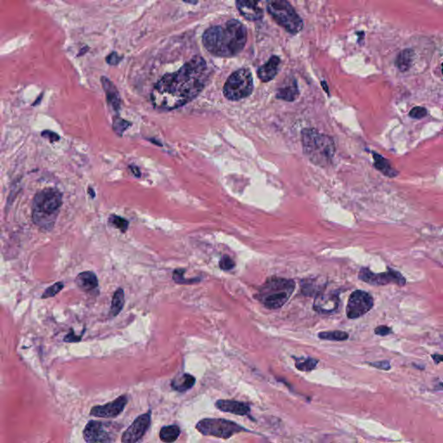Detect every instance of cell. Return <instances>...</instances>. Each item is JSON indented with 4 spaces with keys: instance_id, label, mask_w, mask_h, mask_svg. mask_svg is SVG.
I'll return each mask as SVG.
<instances>
[{
    "instance_id": "1",
    "label": "cell",
    "mask_w": 443,
    "mask_h": 443,
    "mask_svg": "<svg viewBox=\"0 0 443 443\" xmlns=\"http://www.w3.org/2000/svg\"><path fill=\"white\" fill-rule=\"evenodd\" d=\"M209 69L205 59L194 56L173 73L166 74L154 86L151 100L160 110H173L189 103L202 92Z\"/></svg>"
},
{
    "instance_id": "2",
    "label": "cell",
    "mask_w": 443,
    "mask_h": 443,
    "mask_svg": "<svg viewBox=\"0 0 443 443\" xmlns=\"http://www.w3.org/2000/svg\"><path fill=\"white\" fill-rule=\"evenodd\" d=\"M247 30L241 22L229 20L210 27L203 35L205 49L212 55L231 57L238 55L247 43Z\"/></svg>"
},
{
    "instance_id": "3",
    "label": "cell",
    "mask_w": 443,
    "mask_h": 443,
    "mask_svg": "<svg viewBox=\"0 0 443 443\" xmlns=\"http://www.w3.org/2000/svg\"><path fill=\"white\" fill-rule=\"evenodd\" d=\"M62 205V194L55 188H45L34 197L31 205L32 221L41 230L54 228Z\"/></svg>"
},
{
    "instance_id": "4",
    "label": "cell",
    "mask_w": 443,
    "mask_h": 443,
    "mask_svg": "<svg viewBox=\"0 0 443 443\" xmlns=\"http://www.w3.org/2000/svg\"><path fill=\"white\" fill-rule=\"evenodd\" d=\"M303 150L315 165H326L335 153V144L332 138L322 135L314 129L302 131Z\"/></svg>"
},
{
    "instance_id": "5",
    "label": "cell",
    "mask_w": 443,
    "mask_h": 443,
    "mask_svg": "<svg viewBox=\"0 0 443 443\" xmlns=\"http://www.w3.org/2000/svg\"><path fill=\"white\" fill-rule=\"evenodd\" d=\"M295 289V282L289 279L271 277L264 283L258 299L268 309H278L284 306Z\"/></svg>"
},
{
    "instance_id": "6",
    "label": "cell",
    "mask_w": 443,
    "mask_h": 443,
    "mask_svg": "<svg viewBox=\"0 0 443 443\" xmlns=\"http://www.w3.org/2000/svg\"><path fill=\"white\" fill-rule=\"evenodd\" d=\"M267 10L275 22L284 28L288 33L294 35L302 30V19L287 1H269Z\"/></svg>"
},
{
    "instance_id": "7",
    "label": "cell",
    "mask_w": 443,
    "mask_h": 443,
    "mask_svg": "<svg viewBox=\"0 0 443 443\" xmlns=\"http://www.w3.org/2000/svg\"><path fill=\"white\" fill-rule=\"evenodd\" d=\"M254 89L250 71L241 69L230 75L223 87V94L229 101H239L248 97Z\"/></svg>"
},
{
    "instance_id": "8",
    "label": "cell",
    "mask_w": 443,
    "mask_h": 443,
    "mask_svg": "<svg viewBox=\"0 0 443 443\" xmlns=\"http://www.w3.org/2000/svg\"><path fill=\"white\" fill-rule=\"evenodd\" d=\"M196 428L203 435L221 439H229L234 434L248 431L236 422L223 418L202 419L197 423Z\"/></svg>"
},
{
    "instance_id": "9",
    "label": "cell",
    "mask_w": 443,
    "mask_h": 443,
    "mask_svg": "<svg viewBox=\"0 0 443 443\" xmlns=\"http://www.w3.org/2000/svg\"><path fill=\"white\" fill-rule=\"evenodd\" d=\"M118 430L113 422L89 421L83 429V438L87 443H112Z\"/></svg>"
},
{
    "instance_id": "10",
    "label": "cell",
    "mask_w": 443,
    "mask_h": 443,
    "mask_svg": "<svg viewBox=\"0 0 443 443\" xmlns=\"http://www.w3.org/2000/svg\"><path fill=\"white\" fill-rule=\"evenodd\" d=\"M358 279L364 282L375 286H383L390 283L404 286L406 283V280L400 273L391 269H389L388 271L385 273L375 274L367 268H362L358 274Z\"/></svg>"
},
{
    "instance_id": "11",
    "label": "cell",
    "mask_w": 443,
    "mask_h": 443,
    "mask_svg": "<svg viewBox=\"0 0 443 443\" xmlns=\"http://www.w3.org/2000/svg\"><path fill=\"white\" fill-rule=\"evenodd\" d=\"M373 298L365 291L356 290L350 295L346 306V315L349 319L359 318L372 308Z\"/></svg>"
},
{
    "instance_id": "12",
    "label": "cell",
    "mask_w": 443,
    "mask_h": 443,
    "mask_svg": "<svg viewBox=\"0 0 443 443\" xmlns=\"http://www.w3.org/2000/svg\"><path fill=\"white\" fill-rule=\"evenodd\" d=\"M151 422H152L151 411L138 416L123 433L121 442L137 443L150 428Z\"/></svg>"
},
{
    "instance_id": "13",
    "label": "cell",
    "mask_w": 443,
    "mask_h": 443,
    "mask_svg": "<svg viewBox=\"0 0 443 443\" xmlns=\"http://www.w3.org/2000/svg\"><path fill=\"white\" fill-rule=\"evenodd\" d=\"M128 403V397L125 395L120 396L108 404L93 407L90 410V415L101 418H114L123 412Z\"/></svg>"
},
{
    "instance_id": "14",
    "label": "cell",
    "mask_w": 443,
    "mask_h": 443,
    "mask_svg": "<svg viewBox=\"0 0 443 443\" xmlns=\"http://www.w3.org/2000/svg\"><path fill=\"white\" fill-rule=\"evenodd\" d=\"M339 298L335 293H321L315 297L313 309L319 313H330L339 307Z\"/></svg>"
},
{
    "instance_id": "15",
    "label": "cell",
    "mask_w": 443,
    "mask_h": 443,
    "mask_svg": "<svg viewBox=\"0 0 443 443\" xmlns=\"http://www.w3.org/2000/svg\"><path fill=\"white\" fill-rule=\"evenodd\" d=\"M217 410L236 416H244L250 413L248 404L235 400H217L215 404Z\"/></svg>"
},
{
    "instance_id": "16",
    "label": "cell",
    "mask_w": 443,
    "mask_h": 443,
    "mask_svg": "<svg viewBox=\"0 0 443 443\" xmlns=\"http://www.w3.org/2000/svg\"><path fill=\"white\" fill-rule=\"evenodd\" d=\"M236 7L245 19L250 21L260 20L263 17V9L258 2L254 1H237Z\"/></svg>"
},
{
    "instance_id": "17",
    "label": "cell",
    "mask_w": 443,
    "mask_h": 443,
    "mask_svg": "<svg viewBox=\"0 0 443 443\" xmlns=\"http://www.w3.org/2000/svg\"><path fill=\"white\" fill-rule=\"evenodd\" d=\"M280 65H281V59L276 55H273L265 65L259 68V70L257 71L259 79L263 83H268L272 81L278 74Z\"/></svg>"
},
{
    "instance_id": "18",
    "label": "cell",
    "mask_w": 443,
    "mask_h": 443,
    "mask_svg": "<svg viewBox=\"0 0 443 443\" xmlns=\"http://www.w3.org/2000/svg\"><path fill=\"white\" fill-rule=\"evenodd\" d=\"M76 284L83 292H90L98 287L97 276L91 271L80 273L76 278Z\"/></svg>"
},
{
    "instance_id": "19",
    "label": "cell",
    "mask_w": 443,
    "mask_h": 443,
    "mask_svg": "<svg viewBox=\"0 0 443 443\" xmlns=\"http://www.w3.org/2000/svg\"><path fill=\"white\" fill-rule=\"evenodd\" d=\"M298 96H299V88L297 85L296 81L294 79H293L292 83H289L287 85L283 86L282 88L279 89L276 94V97L286 101H295Z\"/></svg>"
},
{
    "instance_id": "20",
    "label": "cell",
    "mask_w": 443,
    "mask_h": 443,
    "mask_svg": "<svg viewBox=\"0 0 443 443\" xmlns=\"http://www.w3.org/2000/svg\"><path fill=\"white\" fill-rule=\"evenodd\" d=\"M195 384V376H193V375L188 374V373H184L179 377L172 380L171 386L174 391L182 393V392H185V391H189V389L193 388Z\"/></svg>"
},
{
    "instance_id": "21",
    "label": "cell",
    "mask_w": 443,
    "mask_h": 443,
    "mask_svg": "<svg viewBox=\"0 0 443 443\" xmlns=\"http://www.w3.org/2000/svg\"><path fill=\"white\" fill-rule=\"evenodd\" d=\"M374 157V166L376 170L381 171L383 174L389 177H394L398 176V172L395 169L391 167L388 160L383 158L381 155H379L377 153H373Z\"/></svg>"
},
{
    "instance_id": "22",
    "label": "cell",
    "mask_w": 443,
    "mask_h": 443,
    "mask_svg": "<svg viewBox=\"0 0 443 443\" xmlns=\"http://www.w3.org/2000/svg\"><path fill=\"white\" fill-rule=\"evenodd\" d=\"M180 428L177 425H169L165 426L160 429L159 438L165 443H173L177 440L180 435Z\"/></svg>"
},
{
    "instance_id": "23",
    "label": "cell",
    "mask_w": 443,
    "mask_h": 443,
    "mask_svg": "<svg viewBox=\"0 0 443 443\" xmlns=\"http://www.w3.org/2000/svg\"><path fill=\"white\" fill-rule=\"evenodd\" d=\"M101 82L103 83L105 92H106V94H107V101H108L111 105H113V107H114V108L119 107V95H118V92L116 91L115 87H113V85L112 84L110 81L107 79L106 77H102V78H101Z\"/></svg>"
},
{
    "instance_id": "24",
    "label": "cell",
    "mask_w": 443,
    "mask_h": 443,
    "mask_svg": "<svg viewBox=\"0 0 443 443\" xmlns=\"http://www.w3.org/2000/svg\"><path fill=\"white\" fill-rule=\"evenodd\" d=\"M125 304V294L122 288H118L113 293L112 303H111L110 315L115 317L122 310Z\"/></svg>"
},
{
    "instance_id": "25",
    "label": "cell",
    "mask_w": 443,
    "mask_h": 443,
    "mask_svg": "<svg viewBox=\"0 0 443 443\" xmlns=\"http://www.w3.org/2000/svg\"><path fill=\"white\" fill-rule=\"evenodd\" d=\"M414 52L411 49H404L399 54L396 61V65L402 72L409 71L412 65Z\"/></svg>"
},
{
    "instance_id": "26",
    "label": "cell",
    "mask_w": 443,
    "mask_h": 443,
    "mask_svg": "<svg viewBox=\"0 0 443 443\" xmlns=\"http://www.w3.org/2000/svg\"><path fill=\"white\" fill-rule=\"evenodd\" d=\"M324 287V285L317 282L316 280L304 281L301 285V291L304 293V295L306 296H312V295L317 296L320 293H323Z\"/></svg>"
},
{
    "instance_id": "27",
    "label": "cell",
    "mask_w": 443,
    "mask_h": 443,
    "mask_svg": "<svg viewBox=\"0 0 443 443\" xmlns=\"http://www.w3.org/2000/svg\"><path fill=\"white\" fill-rule=\"evenodd\" d=\"M318 337L320 339L331 340V341H344L348 339L349 334L342 331H333V332H321L319 333Z\"/></svg>"
},
{
    "instance_id": "28",
    "label": "cell",
    "mask_w": 443,
    "mask_h": 443,
    "mask_svg": "<svg viewBox=\"0 0 443 443\" xmlns=\"http://www.w3.org/2000/svg\"><path fill=\"white\" fill-rule=\"evenodd\" d=\"M318 363V359H315V358H298L295 362V367L300 371H311V370H314L315 367Z\"/></svg>"
},
{
    "instance_id": "29",
    "label": "cell",
    "mask_w": 443,
    "mask_h": 443,
    "mask_svg": "<svg viewBox=\"0 0 443 443\" xmlns=\"http://www.w3.org/2000/svg\"><path fill=\"white\" fill-rule=\"evenodd\" d=\"M64 287H65V284H64L62 281L56 282L55 284H53L52 286L46 288V290L43 292V295H42V298L43 299H47V298L55 296L59 292H61Z\"/></svg>"
},
{
    "instance_id": "30",
    "label": "cell",
    "mask_w": 443,
    "mask_h": 443,
    "mask_svg": "<svg viewBox=\"0 0 443 443\" xmlns=\"http://www.w3.org/2000/svg\"><path fill=\"white\" fill-rule=\"evenodd\" d=\"M110 222L113 223V226L116 227L121 232L124 233L128 230L129 221L125 220V218L113 215L110 217Z\"/></svg>"
},
{
    "instance_id": "31",
    "label": "cell",
    "mask_w": 443,
    "mask_h": 443,
    "mask_svg": "<svg viewBox=\"0 0 443 443\" xmlns=\"http://www.w3.org/2000/svg\"><path fill=\"white\" fill-rule=\"evenodd\" d=\"M184 269H176L175 270L174 273H173V280H174L175 282H177V283H179V284H191V283H193V282H197V281H199L198 279H196L194 281L193 280H185V279L183 278V273H184Z\"/></svg>"
},
{
    "instance_id": "32",
    "label": "cell",
    "mask_w": 443,
    "mask_h": 443,
    "mask_svg": "<svg viewBox=\"0 0 443 443\" xmlns=\"http://www.w3.org/2000/svg\"><path fill=\"white\" fill-rule=\"evenodd\" d=\"M235 266V262H234L229 256H223V257L221 258L220 262H219V267H220V269H223V270H226V271H228V270L234 269Z\"/></svg>"
},
{
    "instance_id": "33",
    "label": "cell",
    "mask_w": 443,
    "mask_h": 443,
    "mask_svg": "<svg viewBox=\"0 0 443 443\" xmlns=\"http://www.w3.org/2000/svg\"><path fill=\"white\" fill-rule=\"evenodd\" d=\"M427 115H428V110L425 107H413L410 112V116L413 119H422Z\"/></svg>"
},
{
    "instance_id": "34",
    "label": "cell",
    "mask_w": 443,
    "mask_h": 443,
    "mask_svg": "<svg viewBox=\"0 0 443 443\" xmlns=\"http://www.w3.org/2000/svg\"><path fill=\"white\" fill-rule=\"evenodd\" d=\"M391 333H392V330H391V327H386V326H380L375 329V334L379 335V336H387Z\"/></svg>"
},
{
    "instance_id": "35",
    "label": "cell",
    "mask_w": 443,
    "mask_h": 443,
    "mask_svg": "<svg viewBox=\"0 0 443 443\" xmlns=\"http://www.w3.org/2000/svg\"><path fill=\"white\" fill-rule=\"evenodd\" d=\"M370 365L380 369V370H388L391 369V364L388 361H381V362H375V363H370Z\"/></svg>"
},
{
    "instance_id": "36",
    "label": "cell",
    "mask_w": 443,
    "mask_h": 443,
    "mask_svg": "<svg viewBox=\"0 0 443 443\" xmlns=\"http://www.w3.org/2000/svg\"><path fill=\"white\" fill-rule=\"evenodd\" d=\"M41 135L43 136V137L46 138V139H48L49 141H59V135H56L55 133L52 131H48V130H45V131H43Z\"/></svg>"
},
{
    "instance_id": "37",
    "label": "cell",
    "mask_w": 443,
    "mask_h": 443,
    "mask_svg": "<svg viewBox=\"0 0 443 443\" xmlns=\"http://www.w3.org/2000/svg\"><path fill=\"white\" fill-rule=\"evenodd\" d=\"M120 60H121V57H119L116 53L111 54L110 55H108V57L107 58V62L110 65H116Z\"/></svg>"
},
{
    "instance_id": "38",
    "label": "cell",
    "mask_w": 443,
    "mask_h": 443,
    "mask_svg": "<svg viewBox=\"0 0 443 443\" xmlns=\"http://www.w3.org/2000/svg\"><path fill=\"white\" fill-rule=\"evenodd\" d=\"M65 340L66 342H77V341L81 340V337H77V335H75L73 332H71V333L68 334L67 336L65 337Z\"/></svg>"
},
{
    "instance_id": "39",
    "label": "cell",
    "mask_w": 443,
    "mask_h": 443,
    "mask_svg": "<svg viewBox=\"0 0 443 443\" xmlns=\"http://www.w3.org/2000/svg\"><path fill=\"white\" fill-rule=\"evenodd\" d=\"M432 358H433L434 363L436 364H440V362L442 361V356L440 354L433 355Z\"/></svg>"
},
{
    "instance_id": "40",
    "label": "cell",
    "mask_w": 443,
    "mask_h": 443,
    "mask_svg": "<svg viewBox=\"0 0 443 443\" xmlns=\"http://www.w3.org/2000/svg\"><path fill=\"white\" fill-rule=\"evenodd\" d=\"M92 191H93V189H89V193H91L92 198H94V197H95V193H93V192H92Z\"/></svg>"
}]
</instances>
